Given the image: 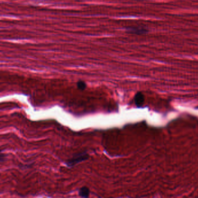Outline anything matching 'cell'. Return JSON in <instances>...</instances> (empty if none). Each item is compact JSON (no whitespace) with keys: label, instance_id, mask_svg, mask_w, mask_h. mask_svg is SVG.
<instances>
[{"label":"cell","instance_id":"cell-1","mask_svg":"<svg viewBox=\"0 0 198 198\" xmlns=\"http://www.w3.org/2000/svg\"><path fill=\"white\" fill-rule=\"evenodd\" d=\"M89 155L86 152H82L74 156L71 159L67 161L68 166L72 167L78 164L82 161H86L89 158Z\"/></svg>","mask_w":198,"mask_h":198},{"label":"cell","instance_id":"cell-2","mask_svg":"<svg viewBox=\"0 0 198 198\" xmlns=\"http://www.w3.org/2000/svg\"><path fill=\"white\" fill-rule=\"evenodd\" d=\"M134 102L136 106L138 107H140L144 102V96L141 92H138L135 95L134 97Z\"/></svg>","mask_w":198,"mask_h":198},{"label":"cell","instance_id":"cell-3","mask_svg":"<svg viewBox=\"0 0 198 198\" xmlns=\"http://www.w3.org/2000/svg\"><path fill=\"white\" fill-rule=\"evenodd\" d=\"M89 189L87 187H82L80 189L79 191L80 196L82 198H88L89 196Z\"/></svg>","mask_w":198,"mask_h":198},{"label":"cell","instance_id":"cell-4","mask_svg":"<svg viewBox=\"0 0 198 198\" xmlns=\"http://www.w3.org/2000/svg\"><path fill=\"white\" fill-rule=\"evenodd\" d=\"M77 87L78 88V89L80 90H85L86 87V84L85 82L82 81H80L77 83Z\"/></svg>","mask_w":198,"mask_h":198},{"label":"cell","instance_id":"cell-5","mask_svg":"<svg viewBox=\"0 0 198 198\" xmlns=\"http://www.w3.org/2000/svg\"><path fill=\"white\" fill-rule=\"evenodd\" d=\"M5 157H6V156L5 155L3 154L2 153V151L0 150V161H5Z\"/></svg>","mask_w":198,"mask_h":198},{"label":"cell","instance_id":"cell-6","mask_svg":"<svg viewBox=\"0 0 198 198\" xmlns=\"http://www.w3.org/2000/svg\"></svg>","mask_w":198,"mask_h":198}]
</instances>
